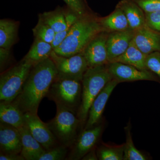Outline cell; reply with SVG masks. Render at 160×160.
Segmentation results:
<instances>
[{"instance_id": "8", "label": "cell", "mask_w": 160, "mask_h": 160, "mask_svg": "<svg viewBox=\"0 0 160 160\" xmlns=\"http://www.w3.org/2000/svg\"><path fill=\"white\" fill-rule=\"evenodd\" d=\"M103 130L102 125L84 129L69 149L66 160H78L94 149Z\"/></svg>"}, {"instance_id": "28", "label": "cell", "mask_w": 160, "mask_h": 160, "mask_svg": "<svg viewBox=\"0 0 160 160\" xmlns=\"http://www.w3.org/2000/svg\"><path fill=\"white\" fill-rule=\"evenodd\" d=\"M146 68L157 75L160 79V52H155L147 55Z\"/></svg>"}, {"instance_id": "14", "label": "cell", "mask_w": 160, "mask_h": 160, "mask_svg": "<svg viewBox=\"0 0 160 160\" xmlns=\"http://www.w3.org/2000/svg\"><path fill=\"white\" fill-rule=\"evenodd\" d=\"M0 149L1 153L20 154L22 149L21 134L14 126L0 123Z\"/></svg>"}, {"instance_id": "6", "label": "cell", "mask_w": 160, "mask_h": 160, "mask_svg": "<svg viewBox=\"0 0 160 160\" xmlns=\"http://www.w3.org/2000/svg\"><path fill=\"white\" fill-rule=\"evenodd\" d=\"M33 66L23 58L19 62L1 73V102H12L18 97Z\"/></svg>"}, {"instance_id": "25", "label": "cell", "mask_w": 160, "mask_h": 160, "mask_svg": "<svg viewBox=\"0 0 160 160\" xmlns=\"http://www.w3.org/2000/svg\"><path fill=\"white\" fill-rule=\"evenodd\" d=\"M124 144L118 146H101L96 150L98 159L100 160H123Z\"/></svg>"}, {"instance_id": "16", "label": "cell", "mask_w": 160, "mask_h": 160, "mask_svg": "<svg viewBox=\"0 0 160 160\" xmlns=\"http://www.w3.org/2000/svg\"><path fill=\"white\" fill-rule=\"evenodd\" d=\"M18 129L22 138L21 155L25 160H39L46 149L33 137L25 124Z\"/></svg>"}, {"instance_id": "35", "label": "cell", "mask_w": 160, "mask_h": 160, "mask_svg": "<svg viewBox=\"0 0 160 160\" xmlns=\"http://www.w3.org/2000/svg\"><path fill=\"white\" fill-rule=\"evenodd\" d=\"M98 159L97 154L96 151L94 148L88 152L82 158V160H97Z\"/></svg>"}, {"instance_id": "13", "label": "cell", "mask_w": 160, "mask_h": 160, "mask_svg": "<svg viewBox=\"0 0 160 160\" xmlns=\"http://www.w3.org/2000/svg\"><path fill=\"white\" fill-rule=\"evenodd\" d=\"M134 30L113 32L108 34L106 42L108 62L122 55L129 47L134 36Z\"/></svg>"}, {"instance_id": "11", "label": "cell", "mask_w": 160, "mask_h": 160, "mask_svg": "<svg viewBox=\"0 0 160 160\" xmlns=\"http://www.w3.org/2000/svg\"><path fill=\"white\" fill-rule=\"evenodd\" d=\"M107 66L112 78L119 83L142 80L159 82V80L148 70H140L134 66L118 62L109 63Z\"/></svg>"}, {"instance_id": "2", "label": "cell", "mask_w": 160, "mask_h": 160, "mask_svg": "<svg viewBox=\"0 0 160 160\" xmlns=\"http://www.w3.org/2000/svg\"><path fill=\"white\" fill-rule=\"evenodd\" d=\"M103 29L98 20L87 16L80 18L70 27L62 44L53 51L66 57L81 53L89 41Z\"/></svg>"}, {"instance_id": "23", "label": "cell", "mask_w": 160, "mask_h": 160, "mask_svg": "<svg viewBox=\"0 0 160 160\" xmlns=\"http://www.w3.org/2000/svg\"><path fill=\"white\" fill-rule=\"evenodd\" d=\"M39 17L54 30L56 33L70 29L67 27L64 10L57 9L53 11L46 12Z\"/></svg>"}, {"instance_id": "27", "label": "cell", "mask_w": 160, "mask_h": 160, "mask_svg": "<svg viewBox=\"0 0 160 160\" xmlns=\"http://www.w3.org/2000/svg\"><path fill=\"white\" fill-rule=\"evenodd\" d=\"M69 148L58 144L46 150L39 160H63L66 159L69 152Z\"/></svg>"}, {"instance_id": "7", "label": "cell", "mask_w": 160, "mask_h": 160, "mask_svg": "<svg viewBox=\"0 0 160 160\" xmlns=\"http://www.w3.org/2000/svg\"><path fill=\"white\" fill-rule=\"evenodd\" d=\"M56 67L58 77L70 78L82 81L89 68L86 59L82 53L69 57L62 56L52 52L50 57Z\"/></svg>"}, {"instance_id": "12", "label": "cell", "mask_w": 160, "mask_h": 160, "mask_svg": "<svg viewBox=\"0 0 160 160\" xmlns=\"http://www.w3.org/2000/svg\"><path fill=\"white\" fill-rule=\"evenodd\" d=\"M118 83L117 80L113 78L112 79L93 100L89 108L84 129H89L96 126L102 118L109 97Z\"/></svg>"}, {"instance_id": "34", "label": "cell", "mask_w": 160, "mask_h": 160, "mask_svg": "<svg viewBox=\"0 0 160 160\" xmlns=\"http://www.w3.org/2000/svg\"><path fill=\"white\" fill-rule=\"evenodd\" d=\"M1 160H25L20 154H5L0 153Z\"/></svg>"}, {"instance_id": "18", "label": "cell", "mask_w": 160, "mask_h": 160, "mask_svg": "<svg viewBox=\"0 0 160 160\" xmlns=\"http://www.w3.org/2000/svg\"><path fill=\"white\" fill-rule=\"evenodd\" d=\"M0 121L18 129L25 124L24 112L13 102H1Z\"/></svg>"}, {"instance_id": "24", "label": "cell", "mask_w": 160, "mask_h": 160, "mask_svg": "<svg viewBox=\"0 0 160 160\" xmlns=\"http://www.w3.org/2000/svg\"><path fill=\"white\" fill-rule=\"evenodd\" d=\"M130 126L125 128L126 133V142L124 144L123 160H146L147 158L134 146L130 131Z\"/></svg>"}, {"instance_id": "22", "label": "cell", "mask_w": 160, "mask_h": 160, "mask_svg": "<svg viewBox=\"0 0 160 160\" xmlns=\"http://www.w3.org/2000/svg\"><path fill=\"white\" fill-rule=\"evenodd\" d=\"M53 51L51 44L35 38L31 48L24 58L34 65L50 58Z\"/></svg>"}, {"instance_id": "9", "label": "cell", "mask_w": 160, "mask_h": 160, "mask_svg": "<svg viewBox=\"0 0 160 160\" xmlns=\"http://www.w3.org/2000/svg\"><path fill=\"white\" fill-rule=\"evenodd\" d=\"M24 116L26 127L33 137L46 150L59 144L46 123L40 119L38 113L26 112Z\"/></svg>"}, {"instance_id": "20", "label": "cell", "mask_w": 160, "mask_h": 160, "mask_svg": "<svg viewBox=\"0 0 160 160\" xmlns=\"http://www.w3.org/2000/svg\"><path fill=\"white\" fill-rule=\"evenodd\" d=\"M18 22L3 19L0 20V48L10 49L16 42Z\"/></svg>"}, {"instance_id": "33", "label": "cell", "mask_w": 160, "mask_h": 160, "mask_svg": "<svg viewBox=\"0 0 160 160\" xmlns=\"http://www.w3.org/2000/svg\"><path fill=\"white\" fill-rule=\"evenodd\" d=\"M10 49L0 48V67L1 71L7 66L10 58Z\"/></svg>"}, {"instance_id": "21", "label": "cell", "mask_w": 160, "mask_h": 160, "mask_svg": "<svg viewBox=\"0 0 160 160\" xmlns=\"http://www.w3.org/2000/svg\"><path fill=\"white\" fill-rule=\"evenodd\" d=\"M99 22L103 29L109 31H122L130 29L126 15L118 7L111 14Z\"/></svg>"}, {"instance_id": "26", "label": "cell", "mask_w": 160, "mask_h": 160, "mask_svg": "<svg viewBox=\"0 0 160 160\" xmlns=\"http://www.w3.org/2000/svg\"><path fill=\"white\" fill-rule=\"evenodd\" d=\"M33 35L35 38L38 39L51 44L56 32L51 27L39 17L36 26L32 29Z\"/></svg>"}, {"instance_id": "5", "label": "cell", "mask_w": 160, "mask_h": 160, "mask_svg": "<svg viewBox=\"0 0 160 160\" xmlns=\"http://www.w3.org/2000/svg\"><path fill=\"white\" fill-rule=\"evenodd\" d=\"M60 144L70 149L77 138L78 132L81 122L73 112L57 106L54 118L46 123Z\"/></svg>"}, {"instance_id": "1", "label": "cell", "mask_w": 160, "mask_h": 160, "mask_svg": "<svg viewBox=\"0 0 160 160\" xmlns=\"http://www.w3.org/2000/svg\"><path fill=\"white\" fill-rule=\"evenodd\" d=\"M57 75L56 67L50 58L35 64L21 93L12 102L24 113H38L40 103L43 98L46 97Z\"/></svg>"}, {"instance_id": "4", "label": "cell", "mask_w": 160, "mask_h": 160, "mask_svg": "<svg viewBox=\"0 0 160 160\" xmlns=\"http://www.w3.org/2000/svg\"><path fill=\"white\" fill-rule=\"evenodd\" d=\"M82 81L58 76L51 84L46 97L75 113L82 100Z\"/></svg>"}, {"instance_id": "32", "label": "cell", "mask_w": 160, "mask_h": 160, "mask_svg": "<svg viewBox=\"0 0 160 160\" xmlns=\"http://www.w3.org/2000/svg\"><path fill=\"white\" fill-rule=\"evenodd\" d=\"M69 29H66L64 31L59 32L56 33L55 35L54 39L51 43L52 46L53 48V50L60 46L62 42L64 41V40L66 38L68 32H69Z\"/></svg>"}, {"instance_id": "10", "label": "cell", "mask_w": 160, "mask_h": 160, "mask_svg": "<svg viewBox=\"0 0 160 160\" xmlns=\"http://www.w3.org/2000/svg\"><path fill=\"white\" fill-rule=\"evenodd\" d=\"M108 36L105 32H100L89 41L81 52L86 59L89 67L109 63L106 46Z\"/></svg>"}, {"instance_id": "3", "label": "cell", "mask_w": 160, "mask_h": 160, "mask_svg": "<svg viewBox=\"0 0 160 160\" xmlns=\"http://www.w3.org/2000/svg\"><path fill=\"white\" fill-rule=\"evenodd\" d=\"M112 79L108 66L105 65L89 67L87 69L82 80V100L77 112L82 125L86 123L93 100Z\"/></svg>"}, {"instance_id": "15", "label": "cell", "mask_w": 160, "mask_h": 160, "mask_svg": "<svg viewBox=\"0 0 160 160\" xmlns=\"http://www.w3.org/2000/svg\"><path fill=\"white\" fill-rule=\"evenodd\" d=\"M137 47L144 54L160 52V33L146 25L135 30L132 39Z\"/></svg>"}, {"instance_id": "31", "label": "cell", "mask_w": 160, "mask_h": 160, "mask_svg": "<svg viewBox=\"0 0 160 160\" xmlns=\"http://www.w3.org/2000/svg\"><path fill=\"white\" fill-rule=\"evenodd\" d=\"M68 8L75 12L79 17L86 16V9L82 0H63Z\"/></svg>"}, {"instance_id": "19", "label": "cell", "mask_w": 160, "mask_h": 160, "mask_svg": "<svg viewBox=\"0 0 160 160\" xmlns=\"http://www.w3.org/2000/svg\"><path fill=\"white\" fill-rule=\"evenodd\" d=\"M147 56L137 47L132 40L126 52L111 62H118L134 66L140 70H148L146 64Z\"/></svg>"}, {"instance_id": "29", "label": "cell", "mask_w": 160, "mask_h": 160, "mask_svg": "<svg viewBox=\"0 0 160 160\" xmlns=\"http://www.w3.org/2000/svg\"><path fill=\"white\" fill-rule=\"evenodd\" d=\"M145 13L160 11V0H133Z\"/></svg>"}, {"instance_id": "17", "label": "cell", "mask_w": 160, "mask_h": 160, "mask_svg": "<svg viewBox=\"0 0 160 160\" xmlns=\"http://www.w3.org/2000/svg\"><path fill=\"white\" fill-rule=\"evenodd\" d=\"M117 7L124 12L128 20L129 28L132 30L135 31L146 26L145 12L133 0H123Z\"/></svg>"}, {"instance_id": "30", "label": "cell", "mask_w": 160, "mask_h": 160, "mask_svg": "<svg viewBox=\"0 0 160 160\" xmlns=\"http://www.w3.org/2000/svg\"><path fill=\"white\" fill-rule=\"evenodd\" d=\"M145 16L146 26L160 33V11L145 13Z\"/></svg>"}]
</instances>
